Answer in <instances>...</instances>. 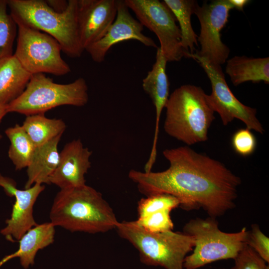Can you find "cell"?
Returning <instances> with one entry per match:
<instances>
[{
    "label": "cell",
    "mask_w": 269,
    "mask_h": 269,
    "mask_svg": "<svg viewBox=\"0 0 269 269\" xmlns=\"http://www.w3.org/2000/svg\"><path fill=\"white\" fill-rule=\"evenodd\" d=\"M167 61L159 47L157 48L155 61L151 70L142 80L144 91L151 99L155 110V124L153 142L149 159L156 158L157 142L161 112L169 96V82L166 72Z\"/></svg>",
    "instance_id": "cell-16"
},
{
    "label": "cell",
    "mask_w": 269,
    "mask_h": 269,
    "mask_svg": "<svg viewBox=\"0 0 269 269\" xmlns=\"http://www.w3.org/2000/svg\"><path fill=\"white\" fill-rule=\"evenodd\" d=\"M49 217L55 227L92 234L116 229L119 222L102 194L86 184L60 189L54 199Z\"/></svg>",
    "instance_id": "cell-2"
},
{
    "label": "cell",
    "mask_w": 269,
    "mask_h": 269,
    "mask_svg": "<svg viewBox=\"0 0 269 269\" xmlns=\"http://www.w3.org/2000/svg\"><path fill=\"white\" fill-rule=\"evenodd\" d=\"M116 0H77V24L80 42L85 50L100 40L114 21Z\"/></svg>",
    "instance_id": "cell-14"
},
{
    "label": "cell",
    "mask_w": 269,
    "mask_h": 269,
    "mask_svg": "<svg viewBox=\"0 0 269 269\" xmlns=\"http://www.w3.org/2000/svg\"><path fill=\"white\" fill-rule=\"evenodd\" d=\"M246 244L252 248L266 263L269 262V238L257 224L252 225L248 231Z\"/></svg>",
    "instance_id": "cell-28"
},
{
    "label": "cell",
    "mask_w": 269,
    "mask_h": 269,
    "mask_svg": "<svg viewBox=\"0 0 269 269\" xmlns=\"http://www.w3.org/2000/svg\"><path fill=\"white\" fill-rule=\"evenodd\" d=\"M225 72L235 86L246 82L269 83V57L235 56L229 59Z\"/></svg>",
    "instance_id": "cell-20"
},
{
    "label": "cell",
    "mask_w": 269,
    "mask_h": 269,
    "mask_svg": "<svg viewBox=\"0 0 269 269\" xmlns=\"http://www.w3.org/2000/svg\"><path fill=\"white\" fill-rule=\"evenodd\" d=\"M269 269V266H267V269Z\"/></svg>",
    "instance_id": "cell-33"
},
{
    "label": "cell",
    "mask_w": 269,
    "mask_h": 269,
    "mask_svg": "<svg viewBox=\"0 0 269 269\" xmlns=\"http://www.w3.org/2000/svg\"><path fill=\"white\" fill-rule=\"evenodd\" d=\"M17 45L13 54L22 66L32 75L49 73L62 76L71 68L61 55L59 42L49 34L17 25Z\"/></svg>",
    "instance_id": "cell-8"
},
{
    "label": "cell",
    "mask_w": 269,
    "mask_h": 269,
    "mask_svg": "<svg viewBox=\"0 0 269 269\" xmlns=\"http://www.w3.org/2000/svg\"><path fill=\"white\" fill-rule=\"evenodd\" d=\"M189 57L200 64L209 79L212 92L207 95V99L223 125L226 126L237 119L249 130L263 134L265 131L257 117V110L243 104L235 97L226 81L221 66L211 64L195 53L190 54Z\"/></svg>",
    "instance_id": "cell-10"
},
{
    "label": "cell",
    "mask_w": 269,
    "mask_h": 269,
    "mask_svg": "<svg viewBox=\"0 0 269 269\" xmlns=\"http://www.w3.org/2000/svg\"><path fill=\"white\" fill-rule=\"evenodd\" d=\"M21 127L35 147L62 135L66 128L62 119L48 118L44 114L26 116Z\"/></svg>",
    "instance_id": "cell-22"
},
{
    "label": "cell",
    "mask_w": 269,
    "mask_h": 269,
    "mask_svg": "<svg viewBox=\"0 0 269 269\" xmlns=\"http://www.w3.org/2000/svg\"><path fill=\"white\" fill-rule=\"evenodd\" d=\"M31 76L14 54L0 60V104L7 105L19 97Z\"/></svg>",
    "instance_id": "cell-19"
},
{
    "label": "cell",
    "mask_w": 269,
    "mask_h": 269,
    "mask_svg": "<svg viewBox=\"0 0 269 269\" xmlns=\"http://www.w3.org/2000/svg\"><path fill=\"white\" fill-rule=\"evenodd\" d=\"M179 201L175 196L167 193H158L141 198L138 202V218L179 207Z\"/></svg>",
    "instance_id": "cell-25"
},
{
    "label": "cell",
    "mask_w": 269,
    "mask_h": 269,
    "mask_svg": "<svg viewBox=\"0 0 269 269\" xmlns=\"http://www.w3.org/2000/svg\"><path fill=\"white\" fill-rule=\"evenodd\" d=\"M139 22L154 32L159 48L167 62L188 58L181 43V32L176 19L168 6L158 0H124Z\"/></svg>",
    "instance_id": "cell-9"
},
{
    "label": "cell",
    "mask_w": 269,
    "mask_h": 269,
    "mask_svg": "<svg viewBox=\"0 0 269 269\" xmlns=\"http://www.w3.org/2000/svg\"><path fill=\"white\" fill-rule=\"evenodd\" d=\"M170 210H162L138 218L135 222L145 231L151 233H161L172 231L173 224Z\"/></svg>",
    "instance_id": "cell-26"
},
{
    "label": "cell",
    "mask_w": 269,
    "mask_h": 269,
    "mask_svg": "<svg viewBox=\"0 0 269 269\" xmlns=\"http://www.w3.org/2000/svg\"><path fill=\"white\" fill-rule=\"evenodd\" d=\"M233 8L229 0H214L198 5L195 10L200 24L197 41L201 47L195 53L211 64L221 66L228 60L230 50L221 40V31Z\"/></svg>",
    "instance_id": "cell-11"
},
{
    "label": "cell",
    "mask_w": 269,
    "mask_h": 269,
    "mask_svg": "<svg viewBox=\"0 0 269 269\" xmlns=\"http://www.w3.org/2000/svg\"><path fill=\"white\" fill-rule=\"evenodd\" d=\"M183 233L194 239L193 253L187 256L183 268L197 269L215 261L234 259L246 245V227L236 233H225L218 227L215 218L190 220L183 227Z\"/></svg>",
    "instance_id": "cell-7"
},
{
    "label": "cell",
    "mask_w": 269,
    "mask_h": 269,
    "mask_svg": "<svg viewBox=\"0 0 269 269\" xmlns=\"http://www.w3.org/2000/svg\"><path fill=\"white\" fill-rule=\"evenodd\" d=\"M233 8L239 11H243L244 7L251 1L249 0H229Z\"/></svg>",
    "instance_id": "cell-31"
},
{
    "label": "cell",
    "mask_w": 269,
    "mask_h": 269,
    "mask_svg": "<svg viewBox=\"0 0 269 269\" xmlns=\"http://www.w3.org/2000/svg\"><path fill=\"white\" fill-rule=\"evenodd\" d=\"M143 25L134 18L125 0H118L116 18L105 35L87 47L86 51L96 63L104 61L109 49L114 45L128 40H135L145 46L158 48L153 40L145 35Z\"/></svg>",
    "instance_id": "cell-13"
},
{
    "label": "cell",
    "mask_w": 269,
    "mask_h": 269,
    "mask_svg": "<svg viewBox=\"0 0 269 269\" xmlns=\"http://www.w3.org/2000/svg\"><path fill=\"white\" fill-rule=\"evenodd\" d=\"M231 144L236 153L243 156H247L255 152L257 140L251 130L243 128L234 133L231 138Z\"/></svg>",
    "instance_id": "cell-27"
},
{
    "label": "cell",
    "mask_w": 269,
    "mask_h": 269,
    "mask_svg": "<svg viewBox=\"0 0 269 269\" xmlns=\"http://www.w3.org/2000/svg\"><path fill=\"white\" fill-rule=\"evenodd\" d=\"M164 108V130L168 135L188 145L208 139L215 112L200 87L180 86L169 95Z\"/></svg>",
    "instance_id": "cell-4"
},
{
    "label": "cell",
    "mask_w": 269,
    "mask_h": 269,
    "mask_svg": "<svg viewBox=\"0 0 269 269\" xmlns=\"http://www.w3.org/2000/svg\"><path fill=\"white\" fill-rule=\"evenodd\" d=\"M230 269H266V262L251 247L246 245L234 259Z\"/></svg>",
    "instance_id": "cell-29"
},
{
    "label": "cell",
    "mask_w": 269,
    "mask_h": 269,
    "mask_svg": "<svg viewBox=\"0 0 269 269\" xmlns=\"http://www.w3.org/2000/svg\"><path fill=\"white\" fill-rule=\"evenodd\" d=\"M164 3L170 9L179 24L181 43L188 58L193 54L195 45L198 46V36L191 24V15L194 14L198 2L195 0H164Z\"/></svg>",
    "instance_id": "cell-21"
},
{
    "label": "cell",
    "mask_w": 269,
    "mask_h": 269,
    "mask_svg": "<svg viewBox=\"0 0 269 269\" xmlns=\"http://www.w3.org/2000/svg\"><path fill=\"white\" fill-rule=\"evenodd\" d=\"M8 113L7 110V105L0 104V123L3 118ZM2 136L0 134V139L2 138Z\"/></svg>",
    "instance_id": "cell-32"
},
{
    "label": "cell",
    "mask_w": 269,
    "mask_h": 269,
    "mask_svg": "<svg viewBox=\"0 0 269 269\" xmlns=\"http://www.w3.org/2000/svg\"><path fill=\"white\" fill-rule=\"evenodd\" d=\"M55 233V226L50 222L32 227L18 241V249L0 262V267L7 261L18 257L22 267L27 269L30 265L34 264L37 252L53 243Z\"/></svg>",
    "instance_id": "cell-18"
},
{
    "label": "cell",
    "mask_w": 269,
    "mask_h": 269,
    "mask_svg": "<svg viewBox=\"0 0 269 269\" xmlns=\"http://www.w3.org/2000/svg\"><path fill=\"white\" fill-rule=\"evenodd\" d=\"M47 4L53 9L58 12L64 11L67 8L68 4V0H46Z\"/></svg>",
    "instance_id": "cell-30"
},
{
    "label": "cell",
    "mask_w": 269,
    "mask_h": 269,
    "mask_svg": "<svg viewBox=\"0 0 269 269\" xmlns=\"http://www.w3.org/2000/svg\"><path fill=\"white\" fill-rule=\"evenodd\" d=\"M10 15L17 24L54 38L63 51L72 58H79L84 49L79 36L77 0H69L66 9L58 12L43 0H7Z\"/></svg>",
    "instance_id": "cell-3"
},
{
    "label": "cell",
    "mask_w": 269,
    "mask_h": 269,
    "mask_svg": "<svg viewBox=\"0 0 269 269\" xmlns=\"http://www.w3.org/2000/svg\"><path fill=\"white\" fill-rule=\"evenodd\" d=\"M92 154L80 139L66 143L59 153L58 164L49 178V183L60 189L86 185L85 175L91 167Z\"/></svg>",
    "instance_id": "cell-15"
},
{
    "label": "cell",
    "mask_w": 269,
    "mask_h": 269,
    "mask_svg": "<svg viewBox=\"0 0 269 269\" xmlns=\"http://www.w3.org/2000/svg\"><path fill=\"white\" fill-rule=\"evenodd\" d=\"M88 87L80 77L66 84L55 83L43 73L32 74L22 94L7 105L8 113L26 116L44 114L57 107L69 105L83 107L88 102Z\"/></svg>",
    "instance_id": "cell-6"
},
{
    "label": "cell",
    "mask_w": 269,
    "mask_h": 269,
    "mask_svg": "<svg viewBox=\"0 0 269 269\" xmlns=\"http://www.w3.org/2000/svg\"><path fill=\"white\" fill-rule=\"evenodd\" d=\"M116 229L137 249L141 262L148 266L183 269L185 258L194 246V239L190 235L172 231L149 232L134 221L119 222Z\"/></svg>",
    "instance_id": "cell-5"
},
{
    "label": "cell",
    "mask_w": 269,
    "mask_h": 269,
    "mask_svg": "<svg viewBox=\"0 0 269 269\" xmlns=\"http://www.w3.org/2000/svg\"><path fill=\"white\" fill-rule=\"evenodd\" d=\"M62 135L36 147L27 167V180L24 188L35 183L49 184V178L56 169L59 159L58 145Z\"/></svg>",
    "instance_id": "cell-17"
},
{
    "label": "cell",
    "mask_w": 269,
    "mask_h": 269,
    "mask_svg": "<svg viewBox=\"0 0 269 269\" xmlns=\"http://www.w3.org/2000/svg\"><path fill=\"white\" fill-rule=\"evenodd\" d=\"M163 155L169 163L165 170H130L129 178L142 194H170L182 209L201 208L213 218L234 207L241 180L223 163L188 146L165 149Z\"/></svg>",
    "instance_id": "cell-1"
},
{
    "label": "cell",
    "mask_w": 269,
    "mask_h": 269,
    "mask_svg": "<svg viewBox=\"0 0 269 269\" xmlns=\"http://www.w3.org/2000/svg\"><path fill=\"white\" fill-rule=\"evenodd\" d=\"M0 186L6 195L15 198L10 217L6 220V226L0 233L9 241H19L28 230L37 225L33 217V208L45 186L35 183L29 188L20 190L16 188L12 179L0 173Z\"/></svg>",
    "instance_id": "cell-12"
},
{
    "label": "cell",
    "mask_w": 269,
    "mask_h": 269,
    "mask_svg": "<svg viewBox=\"0 0 269 269\" xmlns=\"http://www.w3.org/2000/svg\"><path fill=\"white\" fill-rule=\"evenodd\" d=\"M7 0H0V60L12 56L17 25L7 12Z\"/></svg>",
    "instance_id": "cell-24"
},
{
    "label": "cell",
    "mask_w": 269,
    "mask_h": 269,
    "mask_svg": "<svg viewBox=\"0 0 269 269\" xmlns=\"http://www.w3.org/2000/svg\"><path fill=\"white\" fill-rule=\"evenodd\" d=\"M4 132L10 141L8 156L15 169L27 168L36 147L18 124L6 129Z\"/></svg>",
    "instance_id": "cell-23"
}]
</instances>
